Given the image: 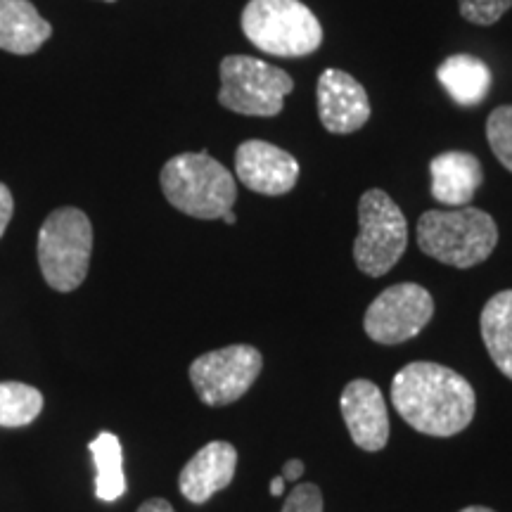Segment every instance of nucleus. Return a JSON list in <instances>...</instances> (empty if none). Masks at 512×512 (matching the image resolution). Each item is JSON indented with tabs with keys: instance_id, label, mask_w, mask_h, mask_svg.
Listing matches in <instances>:
<instances>
[{
	"instance_id": "f257e3e1",
	"label": "nucleus",
	"mask_w": 512,
	"mask_h": 512,
	"mask_svg": "<svg viewBox=\"0 0 512 512\" xmlns=\"http://www.w3.org/2000/svg\"><path fill=\"white\" fill-rule=\"evenodd\" d=\"M392 403L413 430L446 439L463 432L475 418L477 394L456 370L415 361L394 375Z\"/></svg>"
},
{
	"instance_id": "f03ea898",
	"label": "nucleus",
	"mask_w": 512,
	"mask_h": 512,
	"mask_svg": "<svg viewBox=\"0 0 512 512\" xmlns=\"http://www.w3.org/2000/svg\"><path fill=\"white\" fill-rule=\"evenodd\" d=\"M159 183L171 207L192 219H223L238 200L233 174L207 152H183L171 157L164 164Z\"/></svg>"
},
{
	"instance_id": "7ed1b4c3",
	"label": "nucleus",
	"mask_w": 512,
	"mask_h": 512,
	"mask_svg": "<svg viewBox=\"0 0 512 512\" xmlns=\"http://www.w3.org/2000/svg\"><path fill=\"white\" fill-rule=\"evenodd\" d=\"M498 245L494 216L475 207L432 209L418 221V247L453 268L484 264Z\"/></svg>"
},
{
	"instance_id": "20e7f679",
	"label": "nucleus",
	"mask_w": 512,
	"mask_h": 512,
	"mask_svg": "<svg viewBox=\"0 0 512 512\" xmlns=\"http://www.w3.org/2000/svg\"><path fill=\"white\" fill-rule=\"evenodd\" d=\"M240 24L247 41L268 55L304 57L323 43V27L302 0H249Z\"/></svg>"
},
{
	"instance_id": "39448f33",
	"label": "nucleus",
	"mask_w": 512,
	"mask_h": 512,
	"mask_svg": "<svg viewBox=\"0 0 512 512\" xmlns=\"http://www.w3.org/2000/svg\"><path fill=\"white\" fill-rule=\"evenodd\" d=\"M38 266L57 292L79 290L93 254L91 219L76 207L55 209L38 233Z\"/></svg>"
},
{
	"instance_id": "423d86ee",
	"label": "nucleus",
	"mask_w": 512,
	"mask_h": 512,
	"mask_svg": "<svg viewBox=\"0 0 512 512\" xmlns=\"http://www.w3.org/2000/svg\"><path fill=\"white\" fill-rule=\"evenodd\" d=\"M408 247V223L403 211L384 190H366L358 200V235L354 261L358 271L382 278L399 264Z\"/></svg>"
},
{
	"instance_id": "0eeeda50",
	"label": "nucleus",
	"mask_w": 512,
	"mask_h": 512,
	"mask_svg": "<svg viewBox=\"0 0 512 512\" xmlns=\"http://www.w3.org/2000/svg\"><path fill=\"white\" fill-rule=\"evenodd\" d=\"M219 102L226 110L245 117H278L294 81L285 69L259 57L228 55L221 60Z\"/></svg>"
},
{
	"instance_id": "6e6552de",
	"label": "nucleus",
	"mask_w": 512,
	"mask_h": 512,
	"mask_svg": "<svg viewBox=\"0 0 512 512\" xmlns=\"http://www.w3.org/2000/svg\"><path fill=\"white\" fill-rule=\"evenodd\" d=\"M264 370V356L252 344L207 351L190 363V382L202 403L211 408L240 401Z\"/></svg>"
},
{
	"instance_id": "1a4fd4ad",
	"label": "nucleus",
	"mask_w": 512,
	"mask_h": 512,
	"mask_svg": "<svg viewBox=\"0 0 512 512\" xmlns=\"http://www.w3.org/2000/svg\"><path fill=\"white\" fill-rule=\"evenodd\" d=\"M432 316V294L418 283H399L377 294L363 316V330L377 344H401L420 335Z\"/></svg>"
},
{
	"instance_id": "9d476101",
	"label": "nucleus",
	"mask_w": 512,
	"mask_h": 512,
	"mask_svg": "<svg viewBox=\"0 0 512 512\" xmlns=\"http://www.w3.org/2000/svg\"><path fill=\"white\" fill-rule=\"evenodd\" d=\"M235 174L252 192L280 197L297 185L299 162L283 147L266 140H245L235 152Z\"/></svg>"
},
{
	"instance_id": "9b49d317",
	"label": "nucleus",
	"mask_w": 512,
	"mask_h": 512,
	"mask_svg": "<svg viewBox=\"0 0 512 512\" xmlns=\"http://www.w3.org/2000/svg\"><path fill=\"white\" fill-rule=\"evenodd\" d=\"M316 98L320 124L335 136H349L368 124L370 100L366 88L342 69H325L320 74Z\"/></svg>"
},
{
	"instance_id": "f8f14e48",
	"label": "nucleus",
	"mask_w": 512,
	"mask_h": 512,
	"mask_svg": "<svg viewBox=\"0 0 512 512\" xmlns=\"http://www.w3.org/2000/svg\"><path fill=\"white\" fill-rule=\"evenodd\" d=\"M344 425L351 434V441L361 451L377 453L389 441V413L382 389L370 380H354L344 387L342 399Z\"/></svg>"
},
{
	"instance_id": "ddd939ff",
	"label": "nucleus",
	"mask_w": 512,
	"mask_h": 512,
	"mask_svg": "<svg viewBox=\"0 0 512 512\" xmlns=\"http://www.w3.org/2000/svg\"><path fill=\"white\" fill-rule=\"evenodd\" d=\"M238 451L228 441H211L192 456L178 475V489L185 501L202 505L233 482Z\"/></svg>"
},
{
	"instance_id": "4468645a",
	"label": "nucleus",
	"mask_w": 512,
	"mask_h": 512,
	"mask_svg": "<svg viewBox=\"0 0 512 512\" xmlns=\"http://www.w3.org/2000/svg\"><path fill=\"white\" fill-rule=\"evenodd\" d=\"M432 197L444 207H467L484 183L482 162L470 152H441L430 162Z\"/></svg>"
},
{
	"instance_id": "2eb2a0df",
	"label": "nucleus",
	"mask_w": 512,
	"mask_h": 512,
	"mask_svg": "<svg viewBox=\"0 0 512 512\" xmlns=\"http://www.w3.org/2000/svg\"><path fill=\"white\" fill-rule=\"evenodd\" d=\"M50 36L53 27L29 0H0V50L34 55Z\"/></svg>"
},
{
	"instance_id": "dca6fc26",
	"label": "nucleus",
	"mask_w": 512,
	"mask_h": 512,
	"mask_svg": "<svg viewBox=\"0 0 512 512\" xmlns=\"http://www.w3.org/2000/svg\"><path fill=\"white\" fill-rule=\"evenodd\" d=\"M439 83L458 105H482L491 88L489 67L475 55H451L437 69Z\"/></svg>"
},
{
	"instance_id": "f3484780",
	"label": "nucleus",
	"mask_w": 512,
	"mask_h": 512,
	"mask_svg": "<svg viewBox=\"0 0 512 512\" xmlns=\"http://www.w3.org/2000/svg\"><path fill=\"white\" fill-rule=\"evenodd\" d=\"M479 328L491 361L512 380V290L498 292L484 304Z\"/></svg>"
},
{
	"instance_id": "a211bd4d",
	"label": "nucleus",
	"mask_w": 512,
	"mask_h": 512,
	"mask_svg": "<svg viewBox=\"0 0 512 512\" xmlns=\"http://www.w3.org/2000/svg\"><path fill=\"white\" fill-rule=\"evenodd\" d=\"M95 470V496L105 503L119 501L126 494V475H124V451H121V441L117 434L100 432L91 444Z\"/></svg>"
},
{
	"instance_id": "6ab92c4d",
	"label": "nucleus",
	"mask_w": 512,
	"mask_h": 512,
	"mask_svg": "<svg viewBox=\"0 0 512 512\" xmlns=\"http://www.w3.org/2000/svg\"><path fill=\"white\" fill-rule=\"evenodd\" d=\"M43 411V394L24 382H0V427L31 425Z\"/></svg>"
},
{
	"instance_id": "aec40b11",
	"label": "nucleus",
	"mask_w": 512,
	"mask_h": 512,
	"mask_svg": "<svg viewBox=\"0 0 512 512\" xmlns=\"http://www.w3.org/2000/svg\"><path fill=\"white\" fill-rule=\"evenodd\" d=\"M486 140L491 152L512 174V105L496 107L486 119Z\"/></svg>"
},
{
	"instance_id": "412c9836",
	"label": "nucleus",
	"mask_w": 512,
	"mask_h": 512,
	"mask_svg": "<svg viewBox=\"0 0 512 512\" xmlns=\"http://www.w3.org/2000/svg\"><path fill=\"white\" fill-rule=\"evenodd\" d=\"M460 15L477 27H491L512 8V0H458Z\"/></svg>"
},
{
	"instance_id": "4be33fe9",
	"label": "nucleus",
	"mask_w": 512,
	"mask_h": 512,
	"mask_svg": "<svg viewBox=\"0 0 512 512\" xmlns=\"http://www.w3.org/2000/svg\"><path fill=\"white\" fill-rule=\"evenodd\" d=\"M283 512H323V494L316 484H297L285 498Z\"/></svg>"
},
{
	"instance_id": "5701e85b",
	"label": "nucleus",
	"mask_w": 512,
	"mask_h": 512,
	"mask_svg": "<svg viewBox=\"0 0 512 512\" xmlns=\"http://www.w3.org/2000/svg\"><path fill=\"white\" fill-rule=\"evenodd\" d=\"M12 211H15V200H12V192L5 183H0V238L5 235V230L10 226Z\"/></svg>"
},
{
	"instance_id": "b1692460",
	"label": "nucleus",
	"mask_w": 512,
	"mask_h": 512,
	"mask_svg": "<svg viewBox=\"0 0 512 512\" xmlns=\"http://www.w3.org/2000/svg\"><path fill=\"white\" fill-rule=\"evenodd\" d=\"M304 470H306L304 460H299V458L287 460L285 467H283V479H285V482H297V479L304 475Z\"/></svg>"
},
{
	"instance_id": "393cba45",
	"label": "nucleus",
	"mask_w": 512,
	"mask_h": 512,
	"mask_svg": "<svg viewBox=\"0 0 512 512\" xmlns=\"http://www.w3.org/2000/svg\"><path fill=\"white\" fill-rule=\"evenodd\" d=\"M138 512H176L174 505L169 501H164V498H150V501H145L140 505Z\"/></svg>"
},
{
	"instance_id": "a878e982",
	"label": "nucleus",
	"mask_w": 512,
	"mask_h": 512,
	"mask_svg": "<svg viewBox=\"0 0 512 512\" xmlns=\"http://www.w3.org/2000/svg\"><path fill=\"white\" fill-rule=\"evenodd\" d=\"M285 479H283V475L280 477H275L273 482H271V496H283L285 494Z\"/></svg>"
},
{
	"instance_id": "bb28decb",
	"label": "nucleus",
	"mask_w": 512,
	"mask_h": 512,
	"mask_svg": "<svg viewBox=\"0 0 512 512\" xmlns=\"http://www.w3.org/2000/svg\"><path fill=\"white\" fill-rule=\"evenodd\" d=\"M460 512H496V510L484 508V505H470V508H463Z\"/></svg>"
},
{
	"instance_id": "cd10ccee",
	"label": "nucleus",
	"mask_w": 512,
	"mask_h": 512,
	"mask_svg": "<svg viewBox=\"0 0 512 512\" xmlns=\"http://www.w3.org/2000/svg\"><path fill=\"white\" fill-rule=\"evenodd\" d=\"M223 221H226V223H228V226H235V221H238V216H235V214H233V211H228V214H226V216H223Z\"/></svg>"
},
{
	"instance_id": "c85d7f7f",
	"label": "nucleus",
	"mask_w": 512,
	"mask_h": 512,
	"mask_svg": "<svg viewBox=\"0 0 512 512\" xmlns=\"http://www.w3.org/2000/svg\"><path fill=\"white\" fill-rule=\"evenodd\" d=\"M105 3H114V0H105Z\"/></svg>"
}]
</instances>
